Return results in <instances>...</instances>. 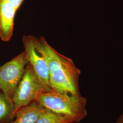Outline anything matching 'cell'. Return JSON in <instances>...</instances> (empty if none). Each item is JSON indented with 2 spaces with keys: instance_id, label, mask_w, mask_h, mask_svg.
I'll return each instance as SVG.
<instances>
[{
  "instance_id": "7a4b0ae2",
  "label": "cell",
  "mask_w": 123,
  "mask_h": 123,
  "mask_svg": "<svg viewBox=\"0 0 123 123\" xmlns=\"http://www.w3.org/2000/svg\"><path fill=\"white\" fill-rule=\"evenodd\" d=\"M35 101L44 108L79 123L87 116V99L82 95L58 92L51 89L37 92Z\"/></svg>"
},
{
  "instance_id": "9c48e42d",
  "label": "cell",
  "mask_w": 123,
  "mask_h": 123,
  "mask_svg": "<svg viewBox=\"0 0 123 123\" xmlns=\"http://www.w3.org/2000/svg\"><path fill=\"white\" fill-rule=\"evenodd\" d=\"M73 122L66 116L44 108L37 123H70Z\"/></svg>"
},
{
  "instance_id": "52a82bcc",
  "label": "cell",
  "mask_w": 123,
  "mask_h": 123,
  "mask_svg": "<svg viewBox=\"0 0 123 123\" xmlns=\"http://www.w3.org/2000/svg\"><path fill=\"white\" fill-rule=\"evenodd\" d=\"M44 107L36 101L18 110L12 123H37Z\"/></svg>"
},
{
  "instance_id": "8992f818",
  "label": "cell",
  "mask_w": 123,
  "mask_h": 123,
  "mask_svg": "<svg viewBox=\"0 0 123 123\" xmlns=\"http://www.w3.org/2000/svg\"><path fill=\"white\" fill-rule=\"evenodd\" d=\"M18 10L6 0H0V38L8 42L13 35L14 18Z\"/></svg>"
},
{
  "instance_id": "6da1fadb",
  "label": "cell",
  "mask_w": 123,
  "mask_h": 123,
  "mask_svg": "<svg viewBox=\"0 0 123 123\" xmlns=\"http://www.w3.org/2000/svg\"><path fill=\"white\" fill-rule=\"evenodd\" d=\"M49 68L52 89L58 92L81 95L79 87L80 70L72 59L58 53L43 37L40 38Z\"/></svg>"
},
{
  "instance_id": "8fae6325",
  "label": "cell",
  "mask_w": 123,
  "mask_h": 123,
  "mask_svg": "<svg viewBox=\"0 0 123 123\" xmlns=\"http://www.w3.org/2000/svg\"><path fill=\"white\" fill-rule=\"evenodd\" d=\"M116 123H123V113L119 116Z\"/></svg>"
},
{
  "instance_id": "ba28073f",
  "label": "cell",
  "mask_w": 123,
  "mask_h": 123,
  "mask_svg": "<svg viewBox=\"0 0 123 123\" xmlns=\"http://www.w3.org/2000/svg\"><path fill=\"white\" fill-rule=\"evenodd\" d=\"M14 109L12 98L0 91V123H8L13 120Z\"/></svg>"
},
{
  "instance_id": "7c38bea8",
  "label": "cell",
  "mask_w": 123,
  "mask_h": 123,
  "mask_svg": "<svg viewBox=\"0 0 123 123\" xmlns=\"http://www.w3.org/2000/svg\"><path fill=\"white\" fill-rule=\"evenodd\" d=\"M70 123H78V122H71Z\"/></svg>"
},
{
  "instance_id": "30bf717a",
  "label": "cell",
  "mask_w": 123,
  "mask_h": 123,
  "mask_svg": "<svg viewBox=\"0 0 123 123\" xmlns=\"http://www.w3.org/2000/svg\"><path fill=\"white\" fill-rule=\"evenodd\" d=\"M9 2L13 6L18 10L21 6L24 0H6Z\"/></svg>"
},
{
  "instance_id": "5b68a950",
  "label": "cell",
  "mask_w": 123,
  "mask_h": 123,
  "mask_svg": "<svg viewBox=\"0 0 123 123\" xmlns=\"http://www.w3.org/2000/svg\"><path fill=\"white\" fill-rule=\"evenodd\" d=\"M41 90L45 91L34 71L28 63L12 97L15 105L14 118L18 110L35 101L36 94Z\"/></svg>"
},
{
  "instance_id": "277c9868",
  "label": "cell",
  "mask_w": 123,
  "mask_h": 123,
  "mask_svg": "<svg viewBox=\"0 0 123 123\" xmlns=\"http://www.w3.org/2000/svg\"><path fill=\"white\" fill-rule=\"evenodd\" d=\"M28 63L24 51L0 66V91L12 98Z\"/></svg>"
},
{
  "instance_id": "3957f363",
  "label": "cell",
  "mask_w": 123,
  "mask_h": 123,
  "mask_svg": "<svg viewBox=\"0 0 123 123\" xmlns=\"http://www.w3.org/2000/svg\"><path fill=\"white\" fill-rule=\"evenodd\" d=\"M22 42L28 63L34 71L45 91L51 90L48 63L40 38L33 36L25 35L22 37Z\"/></svg>"
}]
</instances>
